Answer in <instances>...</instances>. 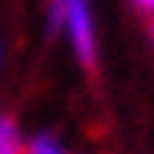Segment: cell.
Returning a JSON list of instances; mask_svg holds the SVG:
<instances>
[{
    "label": "cell",
    "instance_id": "2",
    "mask_svg": "<svg viewBox=\"0 0 154 154\" xmlns=\"http://www.w3.org/2000/svg\"><path fill=\"white\" fill-rule=\"evenodd\" d=\"M0 154H27V134L20 131V121L0 111Z\"/></svg>",
    "mask_w": 154,
    "mask_h": 154
},
{
    "label": "cell",
    "instance_id": "3",
    "mask_svg": "<svg viewBox=\"0 0 154 154\" xmlns=\"http://www.w3.org/2000/svg\"><path fill=\"white\" fill-rule=\"evenodd\" d=\"M27 154H70L54 134H34L27 137Z\"/></svg>",
    "mask_w": 154,
    "mask_h": 154
},
{
    "label": "cell",
    "instance_id": "6",
    "mask_svg": "<svg viewBox=\"0 0 154 154\" xmlns=\"http://www.w3.org/2000/svg\"><path fill=\"white\" fill-rule=\"evenodd\" d=\"M0 64H4V40H0Z\"/></svg>",
    "mask_w": 154,
    "mask_h": 154
},
{
    "label": "cell",
    "instance_id": "5",
    "mask_svg": "<svg viewBox=\"0 0 154 154\" xmlns=\"http://www.w3.org/2000/svg\"><path fill=\"white\" fill-rule=\"evenodd\" d=\"M147 40H151V47H154V14L147 17Z\"/></svg>",
    "mask_w": 154,
    "mask_h": 154
},
{
    "label": "cell",
    "instance_id": "1",
    "mask_svg": "<svg viewBox=\"0 0 154 154\" xmlns=\"http://www.w3.org/2000/svg\"><path fill=\"white\" fill-rule=\"evenodd\" d=\"M44 20L50 34L64 37L67 50L84 70H97L100 37H97L94 0H44Z\"/></svg>",
    "mask_w": 154,
    "mask_h": 154
},
{
    "label": "cell",
    "instance_id": "4",
    "mask_svg": "<svg viewBox=\"0 0 154 154\" xmlns=\"http://www.w3.org/2000/svg\"><path fill=\"white\" fill-rule=\"evenodd\" d=\"M127 4H131L137 14H144V17H151V14H154V0H127Z\"/></svg>",
    "mask_w": 154,
    "mask_h": 154
}]
</instances>
